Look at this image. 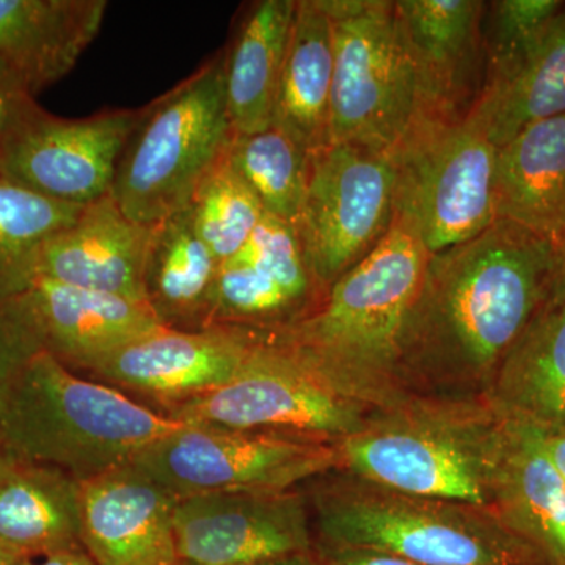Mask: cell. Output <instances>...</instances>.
<instances>
[{"mask_svg":"<svg viewBox=\"0 0 565 565\" xmlns=\"http://www.w3.org/2000/svg\"><path fill=\"white\" fill-rule=\"evenodd\" d=\"M553 243L497 221L430 255L401 340L408 396L486 399L501 363L548 299Z\"/></svg>","mask_w":565,"mask_h":565,"instance_id":"1","label":"cell"},{"mask_svg":"<svg viewBox=\"0 0 565 565\" xmlns=\"http://www.w3.org/2000/svg\"><path fill=\"white\" fill-rule=\"evenodd\" d=\"M429 259L418 232L394 212L381 243L327 289L315 310L258 332L349 399L374 411L393 407L408 397L399 377L401 340Z\"/></svg>","mask_w":565,"mask_h":565,"instance_id":"2","label":"cell"},{"mask_svg":"<svg viewBox=\"0 0 565 565\" xmlns=\"http://www.w3.org/2000/svg\"><path fill=\"white\" fill-rule=\"evenodd\" d=\"M503 438L504 415L489 401L408 396L338 441L337 471L493 512Z\"/></svg>","mask_w":565,"mask_h":565,"instance_id":"3","label":"cell"},{"mask_svg":"<svg viewBox=\"0 0 565 565\" xmlns=\"http://www.w3.org/2000/svg\"><path fill=\"white\" fill-rule=\"evenodd\" d=\"M308 493L315 544L418 565H556L493 512L332 471Z\"/></svg>","mask_w":565,"mask_h":565,"instance_id":"4","label":"cell"},{"mask_svg":"<svg viewBox=\"0 0 565 565\" xmlns=\"http://www.w3.org/2000/svg\"><path fill=\"white\" fill-rule=\"evenodd\" d=\"M182 426L43 351L0 407V438L14 459L57 468L77 481L131 463Z\"/></svg>","mask_w":565,"mask_h":565,"instance_id":"5","label":"cell"},{"mask_svg":"<svg viewBox=\"0 0 565 565\" xmlns=\"http://www.w3.org/2000/svg\"><path fill=\"white\" fill-rule=\"evenodd\" d=\"M223 70L225 50L140 109L110 193L134 222L158 225L188 207L203 178L225 158L233 129Z\"/></svg>","mask_w":565,"mask_h":565,"instance_id":"6","label":"cell"},{"mask_svg":"<svg viewBox=\"0 0 565 565\" xmlns=\"http://www.w3.org/2000/svg\"><path fill=\"white\" fill-rule=\"evenodd\" d=\"M333 41L330 143L390 154L422 111L418 74L396 6L322 0Z\"/></svg>","mask_w":565,"mask_h":565,"instance_id":"7","label":"cell"},{"mask_svg":"<svg viewBox=\"0 0 565 565\" xmlns=\"http://www.w3.org/2000/svg\"><path fill=\"white\" fill-rule=\"evenodd\" d=\"M498 148L470 115L419 114L390 152L394 211L418 232L430 255L497 222Z\"/></svg>","mask_w":565,"mask_h":565,"instance_id":"8","label":"cell"},{"mask_svg":"<svg viewBox=\"0 0 565 565\" xmlns=\"http://www.w3.org/2000/svg\"><path fill=\"white\" fill-rule=\"evenodd\" d=\"M232 381L166 414L174 422L218 429L252 430L338 444L359 433L374 408L349 399L288 349L258 330Z\"/></svg>","mask_w":565,"mask_h":565,"instance_id":"9","label":"cell"},{"mask_svg":"<svg viewBox=\"0 0 565 565\" xmlns=\"http://www.w3.org/2000/svg\"><path fill=\"white\" fill-rule=\"evenodd\" d=\"M177 500L218 492H286L338 470L337 444L184 424L131 462Z\"/></svg>","mask_w":565,"mask_h":565,"instance_id":"10","label":"cell"},{"mask_svg":"<svg viewBox=\"0 0 565 565\" xmlns=\"http://www.w3.org/2000/svg\"><path fill=\"white\" fill-rule=\"evenodd\" d=\"M394 189L388 154L349 143H329L310 152L294 230L323 294L388 233L396 212Z\"/></svg>","mask_w":565,"mask_h":565,"instance_id":"11","label":"cell"},{"mask_svg":"<svg viewBox=\"0 0 565 565\" xmlns=\"http://www.w3.org/2000/svg\"><path fill=\"white\" fill-rule=\"evenodd\" d=\"M140 109L63 118L36 107L0 154V172L24 188L85 206L110 195L121 152Z\"/></svg>","mask_w":565,"mask_h":565,"instance_id":"12","label":"cell"},{"mask_svg":"<svg viewBox=\"0 0 565 565\" xmlns=\"http://www.w3.org/2000/svg\"><path fill=\"white\" fill-rule=\"evenodd\" d=\"M177 557L191 565H243L315 550L307 497L286 492H218L174 505Z\"/></svg>","mask_w":565,"mask_h":565,"instance_id":"13","label":"cell"},{"mask_svg":"<svg viewBox=\"0 0 565 565\" xmlns=\"http://www.w3.org/2000/svg\"><path fill=\"white\" fill-rule=\"evenodd\" d=\"M255 343L252 329L161 326L107 353L85 373L103 384L150 397L163 407L199 399L232 381Z\"/></svg>","mask_w":565,"mask_h":565,"instance_id":"14","label":"cell"},{"mask_svg":"<svg viewBox=\"0 0 565 565\" xmlns=\"http://www.w3.org/2000/svg\"><path fill=\"white\" fill-rule=\"evenodd\" d=\"M9 303L41 351L71 370L87 371L107 353L162 326L147 302L43 277Z\"/></svg>","mask_w":565,"mask_h":565,"instance_id":"15","label":"cell"},{"mask_svg":"<svg viewBox=\"0 0 565 565\" xmlns=\"http://www.w3.org/2000/svg\"><path fill=\"white\" fill-rule=\"evenodd\" d=\"M82 544L96 565H170L177 498L132 463L79 481Z\"/></svg>","mask_w":565,"mask_h":565,"instance_id":"16","label":"cell"},{"mask_svg":"<svg viewBox=\"0 0 565 565\" xmlns=\"http://www.w3.org/2000/svg\"><path fill=\"white\" fill-rule=\"evenodd\" d=\"M154 225L129 218L107 195L85 204L79 217L41 248L36 277L145 300V267Z\"/></svg>","mask_w":565,"mask_h":565,"instance_id":"17","label":"cell"},{"mask_svg":"<svg viewBox=\"0 0 565 565\" xmlns=\"http://www.w3.org/2000/svg\"><path fill=\"white\" fill-rule=\"evenodd\" d=\"M397 17L418 74L419 114L465 115L484 58L478 0H397Z\"/></svg>","mask_w":565,"mask_h":565,"instance_id":"18","label":"cell"},{"mask_svg":"<svg viewBox=\"0 0 565 565\" xmlns=\"http://www.w3.org/2000/svg\"><path fill=\"white\" fill-rule=\"evenodd\" d=\"M106 0H0V68L31 95L63 79L102 32Z\"/></svg>","mask_w":565,"mask_h":565,"instance_id":"19","label":"cell"},{"mask_svg":"<svg viewBox=\"0 0 565 565\" xmlns=\"http://www.w3.org/2000/svg\"><path fill=\"white\" fill-rule=\"evenodd\" d=\"M493 514L553 563L565 565V486L537 424L504 415Z\"/></svg>","mask_w":565,"mask_h":565,"instance_id":"20","label":"cell"},{"mask_svg":"<svg viewBox=\"0 0 565 565\" xmlns=\"http://www.w3.org/2000/svg\"><path fill=\"white\" fill-rule=\"evenodd\" d=\"M497 221L555 244L565 232V115L534 122L498 148Z\"/></svg>","mask_w":565,"mask_h":565,"instance_id":"21","label":"cell"},{"mask_svg":"<svg viewBox=\"0 0 565 565\" xmlns=\"http://www.w3.org/2000/svg\"><path fill=\"white\" fill-rule=\"evenodd\" d=\"M0 544L24 559L84 548L79 481L17 460L0 479Z\"/></svg>","mask_w":565,"mask_h":565,"instance_id":"22","label":"cell"},{"mask_svg":"<svg viewBox=\"0 0 565 565\" xmlns=\"http://www.w3.org/2000/svg\"><path fill=\"white\" fill-rule=\"evenodd\" d=\"M296 0L252 3L225 50L226 109L233 136L264 131L274 120Z\"/></svg>","mask_w":565,"mask_h":565,"instance_id":"23","label":"cell"},{"mask_svg":"<svg viewBox=\"0 0 565 565\" xmlns=\"http://www.w3.org/2000/svg\"><path fill=\"white\" fill-rule=\"evenodd\" d=\"M333 41L322 0H296L273 125L308 152L330 143Z\"/></svg>","mask_w":565,"mask_h":565,"instance_id":"24","label":"cell"},{"mask_svg":"<svg viewBox=\"0 0 565 565\" xmlns=\"http://www.w3.org/2000/svg\"><path fill=\"white\" fill-rule=\"evenodd\" d=\"M467 114L497 148L534 122L565 115V3L511 70L482 84Z\"/></svg>","mask_w":565,"mask_h":565,"instance_id":"25","label":"cell"},{"mask_svg":"<svg viewBox=\"0 0 565 565\" xmlns=\"http://www.w3.org/2000/svg\"><path fill=\"white\" fill-rule=\"evenodd\" d=\"M487 401L544 429L565 426V300L542 305L505 355Z\"/></svg>","mask_w":565,"mask_h":565,"instance_id":"26","label":"cell"},{"mask_svg":"<svg viewBox=\"0 0 565 565\" xmlns=\"http://www.w3.org/2000/svg\"><path fill=\"white\" fill-rule=\"evenodd\" d=\"M221 266L193 228L188 207L154 225L145 300L159 322L178 330L207 329Z\"/></svg>","mask_w":565,"mask_h":565,"instance_id":"27","label":"cell"},{"mask_svg":"<svg viewBox=\"0 0 565 565\" xmlns=\"http://www.w3.org/2000/svg\"><path fill=\"white\" fill-rule=\"evenodd\" d=\"M82 210L46 199L0 172V307L36 280L41 248Z\"/></svg>","mask_w":565,"mask_h":565,"instance_id":"28","label":"cell"},{"mask_svg":"<svg viewBox=\"0 0 565 565\" xmlns=\"http://www.w3.org/2000/svg\"><path fill=\"white\" fill-rule=\"evenodd\" d=\"M226 159L255 193L264 212L294 226L307 189L310 152L270 125L264 131L233 136Z\"/></svg>","mask_w":565,"mask_h":565,"instance_id":"29","label":"cell"},{"mask_svg":"<svg viewBox=\"0 0 565 565\" xmlns=\"http://www.w3.org/2000/svg\"><path fill=\"white\" fill-rule=\"evenodd\" d=\"M188 210L196 234L221 264L243 250L266 214L255 193L234 172L226 154L200 182Z\"/></svg>","mask_w":565,"mask_h":565,"instance_id":"30","label":"cell"},{"mask_svg":"<svg viewBox=\"0 0 565 565\" xmlns=\"http://www.w3.org/2000/svg\"><path fill=\"white\" fill-rule=\"evenodd\" d=\"M307 313L270 275L234 259L222 264L212 297L210 327L270 330Z\"/></svg>","mask_w":565,"mask_h":565,"instance_id":"31","label":"cell"},{"mask_svg":"<svg viewBox=\"0 0 565 565\" xmlns=\"http://www.w3.org/2000/svg\"><path fill=\"white\" fill-rule=\"evenodd\" d=\"M564 3L563 0H498L486 3L482 18L487 65L484 82L511 70L541 40Z\"/></svg>","mask_w":565,"mask_h":565,"instance_id":"32","label":"cell"},{"mask_svg":"<svg viewBox=\"0 0 565 565\" xmlns=\"http://www.w3.org/2000/svg\"><path fill=\"white\" fill-rule=\"evenodd\" d=\"M233 259L250 264L270 275L308 313L315 310L326 296L308 269L296 230L291 223L274 215H263L250 239Z\"/></svg>","mask_w":565,"mask_h":565,"instance_id":"33","label":"cell"},{"mask_svg":"<svg viewBox=\"0 0 565 565\" xmlns=\"http://www.w3.org/2000/svg\"><path fill=\"white\" fill-rule=\"evenodd\" d=\"M41 352L35 338L29 332L9 302L0 307V407L6 403L11 386L24 367Z\"/></svg>","mask_w":565,"mask_h":565,"instance_id":"34","label":"cell"},{"mask_svg":"<svg viewBox=\"0 0 565 565\" xmlns=\"http://www.w3.org/2000/svg\"><path fill=\"white\" fill-rule=\"evenodd\" d=\"M36 107L35 96L0 68V154Z\"/></svg>","mask_w":565,"mask_h":565,"instance_id":"35","label":"cell"},{"mask_svg":"<svg viewBox=\"0 0 565 565\" xmlns=\"http://www.w3.org/2000/svg\"><path fill=\"white\" fill-rule=\"evenodd\" d=\"M315 552L322 565H418L397 557L360 550L330 548L315 544Z\"/></svg>","mask_w":565,"mask_h":565,"instance_id":"36","label":"cell"},{"mask_svg":"<svg viewBox=\"0 0 565 565\" xmlns=\"http://www.w3.org/2000/svg\"><path fill=\"white\" fill-rule=\"evenodd\" d=\"M563 300H565V232L553 244L552 274H550L546 302H563Z\"/></svg>","mask_w":565,"mask_h":565,"instance_id":"37","label":"cell"},{"mask_svg":"<svg viewBox=\"0 0 565 565\" xmlns=\"http://www.w3.org/2000/svg\"><path fill=\"white\" fill-rule=\"evenodd\" d=\"M544 430L546 451L552 457V462L565 486V426Z\"/></svg>","mask_w":565,"mask_h":565,"instance_id":"38","label":"cell"},{"mask_svg":"<svg viewBox=\"0 0 565 565\" xmlns=\"http://www.w3.org/2000/svg\"><path fill=\"white\" fill-rule=\"evenodd\" d=\"M20 565H96L88 553L82 550L73 552L55 553V555L39 557V559H25Z\"/></svg>","mask_w":565,"mask_h":565,"instance_id":"39","label":"cell"},{"mask_svg":"<svg viewBox=\"0 0 565 565\" xmlns=\"http://www.w3.org/2000/svg\"><path fill=\"white\" fill-rule=\"evenodd\" d=\"M243 565H322V563L313 550V552L307 553V555L277 557V559L258 561V563Z\"/></svg>","mask_w":565,"mask_h":565,"instance_id":"40","label":"cell"},{"mask_svg":"<svg viewBox=\"0 0 565 565\" xmlns=\"http://www.w3.org/2000/svg\"><path fill=\"white\" fill-rule=\"evenodd\" d=\"M14 463H17V459L10 455L9 449L6 448L2 438H0V479L9 473Z\"/></svg>","mask_w":565,"mask_h":565,"instance_id":"41","label":"cell"},{"mask_svg":"<svg viewBox=\"0 0 565 565\" xmlns=\"http://www.w3.org/2000/svg\"><path fill=\"white\" fill-rule=\"evenodd\" d=\"M24 557L18 556L17 553L10 552L7 546L0 544V565H20Z\"/></svg>","mask_w":565,"mask_h":565,"instance_id":"42","label":"cell"},{"mask_svg":"<svg viewBox=\"0 0 565 565\" xmlns=\"http://www.w3.org/2000/svg\"><path fill=\"white\" fill-rule=\"evenodd\" d=\"M170 565H191V564L184 563V561L177 559V561H174L173 564H170Z\"/></svg>","mask_w":565,"mask_h":565,"instance_id":"43","label":"cell"}]
</instances>
